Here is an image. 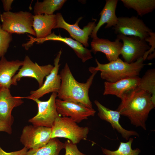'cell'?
Wrapping results in <instances>:
<instances>
[{
  "label": "cell",
  "instance_id": "ac0fdd59",
  "mask_svg": "<svg viewBox=\"0 0 155 155\" xmlns=\"http://www.w3.org/2000/svg\"><path fill=\"white\" fill-rule=\"evenodd\" d=\"M141 78L139 76L127 78L114 82L104 83V95H112L121 99L127 93L135 90L138 86Z\"/></svg>",
  "mask_w": 155,
  "mask_h": 155
},
{
  "label": "cell",
  "instance_id": "9c48e42d",
  "mask_svg": "<svg viewBox=\"0 0 155 155\" xmlns=\"http://www.w3.org/2000/svg\"><path fill=\"white\" fill-rule=\"evenodd\" d=\"M51 128L33 125L23 128L20 141L28 149H36L44 146L51 139Z\"/></svg>",
  "mask_w": 155,
  "mask_h": 155
},
{
  "label": "cell",
  "instance_id": "d4e9b609",
  "mask_svg": "<svg viewBox=\"0 0 155 155\" xmlns=\"http://www.w3.org/2000/svg\"><path fill=\"white\" fill-rule=\"evenodd\" d=\"M142 90L150 94L153 102L155 104V69L147 70L141 78L139 84L135 89Z\"/></svg>",
  "mask_w": 155,
  "mask_h": 155
},
{
  "label": "cell",
  "instance_id": "ba28073f",
  "mask_svg": "<svg viewBox=\"0 0 155 155\" xmlns=\"http://www.w3.org/2000/svg\"><path fill=\"white\" fill-rule=\"evenodd\" d=\"M117 38L123 41L120 53L125 62L131 63L143 57L150 48L145 40L134 36L117 34Z\"/></svg>",
  "mask_w": 155,
  "mask_h": 155
},
{
  "label": "cell",
  "instance_id": "ffe728a7",
  "mask_svg": "<svg viewBox=\"0 0 155 155\" xmlns=\"http://www.w3.org/2000/svg\"><path fill=\"white\" fill-rule=\"evenodd\" d=\"M33 17V27L36 33V39L44 38L52 33V30L56 24V14L34 15Z\"/></svg>",
  "mask_w": 155,
  "mask_h": 155
},
{
  "label": "cell",
  "instance_id": "8fae6325",
  "mask_svg": "<svg viewBox=\"0 0 155 155\" xmlns=\"http://www.w3.org/2000/svg\"><path fill=\"white\" fill-rule=\"evenodd\" d=\"M53 67L54 66L51 64L39 65L36 63L33 62L28 56H26L22 67L12 78V85H16L17 82L21 78L28 77L36 79L40 88L43 84L44 78L50 73Z\"/></svg>",
  "mask_w": 155,
  "mask_h": 155
},
{
  "label": "cell",
  "instance_id": "3957f363",
  "mask_svg": "<svg viewBox=\"0 0 155 155\" xmlns=\"http://www.w3.org/2000/svg\"><path fill=\"white\" fill-rule=\"evenodd\" d=\"M144 61L142 57L134 62L128 63L119 58L108 63L101 64L96 59L97 66L91 67L89 70L91 73L100 71L102 79L114 82L124 78L138 76L145 65Z\"/></svg>",
  "mask_w": 155,
  "mask_h": 155
},
{
  "label": "cell",
  "instance_id": "52a82bcc",
  "mask_svg": "<svg viewBox=\"0 0 155 155\" xmlns=\"http://www.w3.org/2000/svg\"><path fill=\"white\" fill-rule=\"evenodd\" d=\"M113 29L117 34L137 37L144 40L152 32L143 20L135 16L119 17L117 23Z\"/></svg>",
  "mask_w": 155,
  "mask_h": 155
},
{
  "label": "cell",
  "instance_id": "5b68a950",
  "mask_svg": "<svg viewBox=\"0 0 155 155\" xmlns=\"http://www.w3.org/2000/svg\"><path fill=\"white\" fill-rule=\"evenodd\" d=\"M33 16L30 12L26 11L4 12L0 16L2 28L11 34L26 33L36 36V33L32 28Z\"/></svg>",
  "mask_w": 155,
  "mask_h": 155
},
{
  "label": "cell",
  "instance_id": "8992f818",
  "mask_svg": "<svg viewBox=\"0 0 155 155\" xmlns=\"http://www.w3.org/2000/svg\"><path fill=\"white\" fill-rule=\"evenodd\" d=\"M57 97V93L53 92L47 101L33 100L37 104L38 113L36 116L29 119L28 122L34 125L51 128L56 119L59 116L55 102Z\"/></svg>",
  "mask_w": 155,
  "mask_h": 155
},
{
  "label": "cell",
  "instance_id": "83f0119b",
  "mask_svg": "<svg viewBox=\"0 0 155 155\" xmlns=\"http://www.w3.org/2000/svg\"><path fill=\"white\" fill-rule=\"evenodd\" d=\"M145 40L149 43V45L151 46L149 50L144 54L143 58L145 61L146 59L151 60L155 57V33L153 32L149 33V36L146 38Z\"/></svg>",
  "mask_w": 155,
  "mask_h": 155
},
{
  "label": "cell",
  "instance_id": "5bb4252c",
  "mask_svg": "<svg viewBox=\"0 0 155 155\" xmlns=\"http://www.w3.org/2000/svg\"><path fill=\"white\" fill-rule=\"evenodd\" d=\"M94 103L97 108L98 117L101 119L109 123L114 129L121 134L123 138L127 141L131 136H139L136 131L126 130L120 125L119 120L121 115L119 112L109 109L97 100H95Z\"/></svg>",
  "mask_w": 155,
  "mask_h": 155
},
{
  "label": "cell",
  "instance_id": "603a6c76",
  "mask_svg": "<svg viewBox=\"0 0 155 155\" xmlns=\"http://www.w3.org/2000/svg\"><path fill=\"white\" fill-rule=\"evenodd\" d=\"M124 6L136 11L137 15L142 16L152 12L155 8V0H121Z\"/></svg>",
  "mask_w": 155,
  "mask_h": 155
},
{
  "label": "cell",
  "instance_id": "7c38bea8",
  "mask_svg": "<svg viewBox=\"0 0 155 155\" xmlns=\"http://www.w3.org/2000/svg\"><path fill=\"white\" fill-rule=\"evenodd\" d=\"M57 111L61 116L69 117L76 123L87 119L94 115L96 111L79 103L67 101L59 99H56Z\"/></svg>",
  "mask_w": 155,
  "mask_h": 155
},
{
  "label": "cell",
  "instance_id": "7a4b0ae2",
  "mask_svg": "<svg viewBox=\"0 0 155 155\" xmlns=\"http://www.w3.org/2000/svg\"><path fill=\"white\" fill-rule=\"evenodd\" d=\"M95 71L85 83H80L73 77L69 66L66 63L61 70L60 75L61 79L60 89L57 96L61 100L80 103L90 108L92 105L90 100L89 91L94 76L97 72Z\"/></svg>",
  "mask_w": 155,
  "mask_h": 155
},
{
  "label": "cell",
  "instance_id": "7402d4cb",
  "mask_svg": "<svg viewBox=\"0 0 155 155\" xmlns=\"http://www.w3.org/2000/svg\"><path fill=\"white\" fill-rule=\"evenodd\" d=\"M63 148H64V143L55 138L51 139L43 146L29 149L26 155H59L60 151Z\"/></svg>",
  "mask_w": 155,
  "mask_h": 155
},
{
  "label": "cell",
  "instance_id": "277c9868",
  "mask_svg": "<svg viewBox=\"0 0 155 155\" xmlns=\"http://www.w3.org/2000/svg\"><path fill=\"white\" fill-rule=\"evenodd\" d=\"M89 132L88 127L79 126L70 117L59 116L56 119L51 127V138H67L77 144L86 139Z\"/></svg>",
  "mask_w": 155,
  "mask_h": 155
},
{
  "label": "cell",
  "instance_id": "f1b7e54d",
  "mask_svg": "<svg viewBox=\"0 0 155 155\" xmlns=\"http://www.w3.org/2000/svg\"><path fill=\"white\" fill-rule=\"evenodd\" d=\"M64 143L65 155H86L80 152L77 147V144L73 143L70 140H67Z\"/></svg>",
  "mask_w": 155,
  "mask_h": 155
},
{
  "label": "cell",
  "instance_id": "44dd1931",
  "mask_svg": "<svg viewBox=\"0 0 155 155\" xmlns=\"http://www.w3.org/2000/svg\"><path fill=\"white\" fill-rule=\"evenodd\" d=\"M23 64L18 60L8 61L3 56L0 60V86L8 89L12 85V80L15 73Z\"/></svg>",
  "mask_w": 155,
  "mask_h": 155
},
{
  "label": "cell",
  "instance_id": "4dcf8cb0",
  "mask_svg": "<svg viewBox=\"0 0 155 155\" xmlns=\"http://www.w3.org/2000/svg\"><path fill=\"white\" fill-rule=\"evenodd\" d=\"M12 131L11 126L0 119V131L5 132L10 134L12 133Z\"/></svg>",
  "mask_w": 155,
  "mask_h": 155
},
{
  "label": "cell",
  "instance_id": "1f68e13d",
  "mask_svg": "<svg viewBox=\"0 0 155 155\" xmlns=\"http://www.w3.org/2000/svg\"><path fill=\"white\" fill-rule=\"evenodd\" d=\"M13 1L12 0H2L4 9L6 12L10 11L12 9L11 6Z\"/></svg>",
  "mask_w": 155,
  "mask_h": 155
},
{
  "label": "cell",
  "instance_id": "f546056e",
  "mask_svg": "<svg viewBox=\"0 0 155 155\" xmlns=\"http://www.w3.org/2000/svg\"><path fill=\"white\" fill-rule=\"evenodd\" d=\"M28 151V149L24 147L20 150L7 152L3 150L0 146V155H26Z\"/></svg>",
  "mask_w": 155,
  "mask_h": 155
},
{
  "label": "cell",
  "instance_id": "cb8c5ba5",
  "mask_svg": "<svg viewBox=\"0 0 155 155\" xmlns=\"http://www.w3.org/2000/svg\"><path fill=\"white\" fill-rule=\"evenodd\" d=\"M67 1L66 0H44L37 1L34 7V15L53 14L54 11L60 9Z\"/></svg>",
  "mask_w": 155,
  "mask_h": 155
},
{
  "label": "cell",
  "instance_id": "4fadbf2b",
  "mask_svg": "<svg viewBox=\"0 0 155 155\" xmlns=\"http://www.w3.org/2000/svg\"><path fill=\"white\" fill-rule=\"evenodd\" d=\"M62 53V50L61 49L54 59L53 69L46 77L45 80L42 86L36 90L31 91L30 96L22 97V98H25L32 100L39 99L44 95L50 92H58L61 84V78L58 73L60 65L59 61Z\"/></svg>",
  "mask_w": 155,
  "mask_h": 155
},
{
  "label": "cell",
  "instance_id": "d6986e66",
  "mask_svg": "<svg viewBox=\"0 0 155 155\" xmlns=\"http://www.w3.org/2000/svg\"><path fill=\"white\" fill-rule=\"evenodd\" d=\"M117 0H106L105 5L100 13V20L93 31L91 36L92 38L97 37V33L100 28L104 24L106 25L105 28L114 27L117 23L118 18L116 15V9L118 2Z\"/></svg>",
  "mask_w": 155,
  "mask_h": 155
},
{
  "label": "cell",
  "instance_id": "2e32d148",
  "mask_svg": "<svg viewBox=\"0 0 155 155\" xmlns=\"http://www.w3.org/2000/svg\"><path fill=\"white\" fill-rule=\"evenodd\" d=\"M30 40L28 42L29 45L36 42L37 44L42 43L47 40H51L63 42L71 48L82 62H85L93 58L91 49H89L78 41L70 38L63 37L60 34L56 35L53 32L46 37L40 39H37L30 36Z\"/></svg>",
  "mask_w": 155,
  "mask_h": 155
},
{
  "label": "cell",
  "instance_id": "e0dca14e",
  "mask_svg": "<svg viewBox=\"0 0 155 155\" xmlns=\"http://www.w3.org/2000/svg\"><path fill=\"white\" fill-rule=\"evenodd\" d=\"M92 52L96 54L100 52L104 53L110 62L119 58L123 46L120 40L116 38L114 41L98 37L93 38L91 42Z\"/></svg>",
  "mask_w": 155,
  "mask_h": 155
},
{
  "label": "cell",
  "instance_id": "d6a6232c",
  "mask_svg": "<svg viewBox=\"0 0 155 155\" xmlns=\"http://www.w3.org/2000/svg\"><path fill=\"white\" fill-rule=\"evenodd\" d=\"M1 86H0V90L1 89Z\"/></svg>",
  "mask_w": 155,
  "mask_h": 155
},
{
  "label": "cell",
  "instance_id": "6da1fadb",
  "mask_svg": "<svg viewBox=\"0 0 155 155\" xmlns=\"http://www.w3.org/2000/svg\"><path fill=\"white\" fill-rule=\"evenodd\" d=\"M121 99L116 110L121 115L127 117L132 124L146 130V122L149 114L155 106L151 95L135 89L125 94Z\"/></svg>",
  "mask_w": 155,
  "mask_h": 155
},
{
  "label": "cell",
  "instance_id": "30bf717a",
  "mask_svg": "<svg viewBox=\"0 0 155 155\" xmlns=\"http://www.w3.org/2000/svg\"><path fill=\"white\" fill-rule=\"evenodd\" d=\"M56 24L54 29L62 28L66 30L73 38L78 41L85 47L89 46L88 42L89 36H90L93 30L96 26V19L89 22L83 29L78 26V23L82 19L79 18L74 24H70L67 22L60 13H56Z\"/></svg>",
  "mask_w": 155,
  "mask_h": 155
},
{
  "label": "cell",
  "instance_id": "484cf974",
  "mask_svg": "<svg viewBox=\"0 0 155 155\" xmlns=\"http://www.w3.org/2000/svg\"><path fill=\"white\" fill-rule=\"evenodd\" d=\"M133 141L132 138H130L127 142H121L117 149L112 151L101 148L103 154L105 155H138L141 152L138 148L132 149L131 144Z\"/></svg>",
  "mask_w": 155,
  "mask_h": 155
},
{
  "label": "cell",
  "instance_id": "9a60e30c",
  "mask_svg": "<svg viewBox=\"0 0 155 155\" xmlns=\"http://www.w3.org/2000/svg\"><path fill=\"white\" fill-rule=\"evenodd\" d=\"M22 97L13 96L9 89L1 87L0 90V119L11 126L13 122V109L23 102Z\"/></svg>",
  "mask_w": 155,
  "mask_h": 155
},
{
  "label": "cell",
  "instance_id": "4316f807",
  "mask_svg": "<svg viewBox=\"0 0 155 155\" xmlns=\"http://www.w3.org/2000/svg\"><path fill=\"white\" fill-rule=\"evenodd\" d=\"M12 39V34L3 30L0 24V57L4 56Z\"/></svg>",
  "mask_w": 155,
  "mask_h": 155
}]
</instances>
